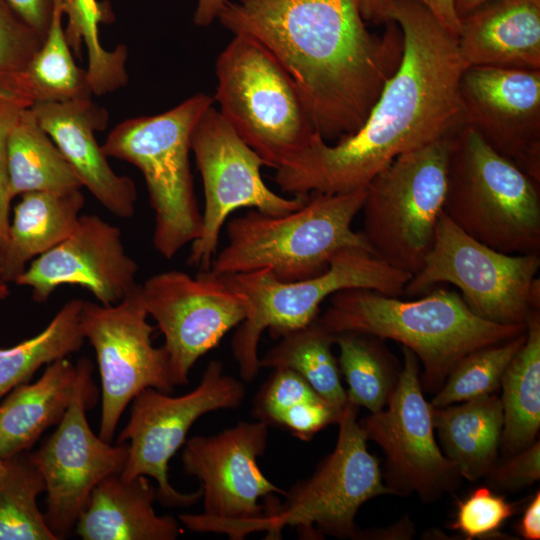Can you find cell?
<instances>
[{
  "mask_svg": "<svg viewBox=\"0 0 540 540\" xmlns=\"http://www.w3.org/2000/svg\"><path fill=\"white\" fill-rule=\"evenodd\" d=\"M217 19L274 55L327 143L364 124L403 53L396 22L371 33L355 0H226Z\"/></svg>",
  "mask_w": 540,
  "mask_h": 540,
  "instance_id": "obj_2",
  "label": "cell"
},
{
  "mask_svg": "<svg viewBox=\"0 0 540 540\" xmlns=\"http://www.w3.org/2000/svg\"><path fill=\"white\" fill-rule=\"evenodd\" d=\"M459 94L463 122L540 183V70L469 66Z\"/></svg>",
  "mask_w": 540,
  "mask_h": 540,
  "instance_id": "obj_19",
  "label": "cell"
},
{
  "mask_svg": "<svg viewBox=\"0 0 540 540\" xmlns=\"http://www.w3.org/2000/svg\"><path fill=\"white\" fill-rule=\"evenodd\" d=\"M42 41L7 0H0V76L22 73Z\"/></svg>",
  "mask_w": 540,
  "mask_h": 540,
  "instance_id": "obj_39",
  "label": "cell"
},
{
  "mask_svg": "<svg viewBox=\"0 0 540 540\" xmlns=\"http://www.w3.org/2000/svg\"><path fill=\"white\" fill-rule=\"evenodd\" d=\"M269 426L241 421L212 436L190 438L182 451L186 474L201 483L203 511L179 519L194 532L222 533L234 540L258 532L265 517L260 503L285 490L261 471L258 458L266 450Z\"/></svg>",
  "mask_w": 540,
  "mask_h": 540,
  "instance_id": "obj_12",
  "label": "cell"
},
{
  "mask_svg": "<svg viewBox=\"0 0 540 540\" xmlns=\"http://www.w3.org/2000/svg\"><path fill=\"white\" fill-rule=\"evenodd\" d=\"M35 103L23 72L0 76V260L10 225V194L7 167V138L21 112Z\"/></svg>",
  "mask_w": 540,
  "mask_h": 540,
  "instance_id": "obj_36",
  "label": "cell"
},
{
  "mask_svg": "<svg viewBox=\"0 0 540 540\" xmlns=\"http://www.w3.org/2000/svg\"><path fill=\"white\" fill-rule=\"evenodd\" d=\"M76 365L75 393L64 418L38 450L29 453L45 483L44 519L58 539L74 531L93 489L104 478L120 474L128 456L127 442L111 446L91 430L86 411L98 395L93 367L88 358Z\"/></svg>",
  "mask_w": 540,
  "mask_h": 540,
  "instance_id": "obj_16",
  "label": "cell"
},
{
  "mask_svg": "<svg viewBox=\"0 0 540 540\" xmlns=\"http://www.w3.org/2000/svg\"><path fill=\"white\" fill-rule=\"evenodd\" d=\"M516 530L525 540L540 539V492L539 490L526 505L516 526Z\"/></svg>",
  "mask_w": 540,
  "mask_h": 540,
  "instance_id": "obj_44",
  "label": "cell"
},
{
  "mask_svg": "<svg viewBox=\"0 0 540 540\" xmlns=\"http://www.w3.org/2000/svg\"><path fill=\"white\" fill-rule=\"evenodd\" d=\"M85 198L80 190L21 195L10 220L0 260V278L14 282L29 263L69 237L76 229Z\"/></svg>",
  "mask_w": 540,
  "mask_h": 540,
  "instance_id": "obj_25",
  "label": "cell"
},
{
  "mask_svg": "<svg viewBox=\"0 0 540 540\" xmlns=\"http://www.w3.org/2000/svg\"><path fill=\"white\" fill-rule=\"evenodd\" d=\"M540 253L506 254L466 234L444 212L423 267L405 286L408 297L441 283L456 286L472 313L502 325H526L540 310Z\"/></svg>",
  "mask_w": 540,
  "mask_h": 540,
  "instance_id": "obj_11",
  "label": "cell"
},
{
  "mask_svg": "<svg viewBox=\"0 0 540 540\" xmlns=\"http://www.w3.org/2000/svg\"><path fill=\"white\" fill-rule=\"evenodd\" d=\"M365 23L382 24L390 21L391 0H355Z\"/></svg>",
  "mask_w": 540,
  "mask_h": 540,
  "instance_id": "obj_45",
  "label": "cell"
},
{
  "mask_svg": "<svg viewBox=\"0 0 540 540\" xmlns=\"http://www.w3.org/2000/svg\"><path fill=\"white\" fill-rule=\"evenodd\" d=\"M31 109L82 187L114 216L131 218L136 209V186L130 177L113 171L95 137L96 131L107 126V111L91 99L35 102Z\"/></svg>",
  "mask_w": 540,
  "mask_h": 540,
  "instance_id": "obj_21",
  "label": "cell"
},
{
  "mask_svg": "<svg viewBox=\"0 0 540 540\" xmlns=\"http://www.w3.org/2000/svg\"><path fill=\"white\" fill-rule=\"evenodd\" d=\"M539 184L468 124L453 131L443 212L475 240L506 254L540 253Z\"/></svg>",
  "mask_w": 540,
  "mask_h": 540,
  "instance_id": "obj_5",
  "label": "cell"
},
{
  "mask_svg": "<svg viewBox=\"0 0 540 540\" xmlns=\"http://www.w3.org/2000/svg\"><path fill=\"white\" fill-rule=\"evenodd\" d=\"M424 5L451 35L457 38L460 19L455 11L454 0H414Z\"/></svg>",
  "mask_w": 540,
  "mask_h": 540,
  "instance_id": "obj_42",
  "label": "cell"
},
{
  "mask_svg": "<svg viewBox=\"0 0 540 540\" xmlns=\"http://www.w3.org/2000/svg\"><path fill=\"white\" fill-rule=\"evenodd\" d=\"M16 13L44 39L53 13L54 0H7Z\"/></svg>",
  "mask_w": 540,
  "mask_h": 540,
  "instance_id": "obj_41",
  "label": "cell"
},
{
  "mask_svg": "<svg viewBox=\"0 0 540 540\" xmlns=\"http://www.w3.org/2000/svg\"><path fill=\"white\" fill-rule=\"evenodd\" d=\"M490 0H454L455 11L459 19Z\"/></svg>",
  "mask_w": 540,
  "mask_h": 540,
  "instance_id": "obj_47",
  "label": "cell"
},
{
  "mask_svg": "<svg viewBox=\"0 0 540 540\" xmlns=\"http://www.w3.org/2000/svg\"><path fill=\"white\" fill-rule=\"evenodd\" d=\"M220 277L245 306L246 316L233 336L232 351L241 377L250 382L260 369L258 344L265 330L280 338L307 325L319 315L322 302L341 290L369 289L400 297L412 274L370 251L345 248L312 278L284 282L268 269Z\"/></svg>",
  "mask_w": 540,
  "mask_h": 540,
  "instance_id": "obj_6",
  "label": "cell"
},
{
  "mask_svg": "<svg viewBox=\"0 0 540 540\" xmlns=\"http://www.w3.org/2000/svg\"><path fill=\"white\" fill-rule=\"evenodd\" d=\"M8 472L7 460L0 457V484Z\"/></svg>",
  "mask_w": 540,
  "mask_h": 540,
  "instance_id": "obj_49",
  "label": "cell"
},
{
  "mask_svg": "<svg viewBox=\"0 0 540 540\" xmlns=\"http://www.w3.org/2000/svg\"><path fill=\"white\" fill-rule=\"evenodd\" d=\"M141 285L113 305L82 302L80 325L95 350L102 386L99 436L110 443L127 405L146 388L171 393L167 354L152 343Z\"/></svg>",
  "mask_w": 540,
  "mask_h": 540,
  "instance_id": "obj_17",
  "label": "cell"
},
{
  "mask_svg": "<svg viewBox=\"0 0 540 540\" xmlns=\"http://www.w3.org/2000/svg\"><path fill=\"white\" fill-rule=\"evenodd\" d=\"M7 167L12 199L29 192L63 194L82 188L31 107L21 112L9 132Z\"/></svg>",
  "mask_w": 540,
  "mask_h": 540,
  "instance_id": "obj_28",
  "label": "cell"
},
{
  "mask_svg": "<svg viewBox=\"0 0 540 540\" xmlns=\"http://www.w3.org/2000/svg\"><path fill=\"white\" fill-rule=\"evenodd\" d=\"M414 534V523L405 515L390 527L361 530L358 540H407Z\"/></svg>",
  "mask_w": 540,
  "mask_h": 540,
  "instance_id": "obj_43",
  "label": "cell"
},
{
  "mask_svg": "<svg viewBox=\"0 0 540 540\" xmlns=\"http://www.w3.org/2000/svg\"><path fill=\"white\" fill-rule=\"evenodd\" d=\"M245 387L224 371L223 363L211 360L199 385L177 397L146 388L132 400L130 418L118 443H128V456L120 473L124 480L149 476L157 482V499L163 506L188 507L202 497L199 488L181 493L169 482L168 464L185 443L191 426L204 414L239 407Z\"/></svg>",
  "mask_w": 540,
  "mask_h": 540,
  "instance_id": "obj_13",
  "label": "cell"
},
{
  "mask_svg": "<svg viewBox=\"0 0 540 540\" xmlns=\"http://www.w3.org/2000/svg\"><path fill=\"white\" fill-rule=\"evenodd\" d=\"M500 388L503 429L500 451L515 454L538 439L540 429V310L526 321L523 345L506 367Z\"/></svg>",
  "mask_w": 540,
  "mask_h": 540,
  "instance_id": "obj_27",
  "label": "cell"
},
{
  "mask_svg": "<svg viewBox=\"0 0 540 540\" xmlns=\"http://www.w3.org/2000/svg\"><path fill=\"white\" fill-rule=\"evenodd\" d=\"M226 0H197L194 22L199 26H208L215 19L224 6Z\"/></svg>",
  "mask_w": 540,
  "mask_h": 540,
  "instance_id": "obj_46",
  "label": "cell"
},
{
  "mask_svg": "<svg viewBox=\"0 0 540 540\" xmlns=\"http://www.w3.org/2000/svg\"><path fill=\"white\" fill-rule=\"evenodd\" d=\"M358 410L347 402L337 423L336 445L310 477L286 491L283 502L276 496L263 501L260 531L266 532L267 539L280 538L284 527L296 529L302 539H358L361 529L355 517L360 507L375 497L391 495L379 460L367 449Z\"/></svg>",
  "mask_w": 540,
  "mask_h": 540,
  "instance_id": "obj_10",
  "label": "cell"
},
{
  "mask_svg": "<svg viewBox=\"0 0 540 540\" xmlns=\"http://www.w3.org/2000/svg\"><path fill=\"white\" fill-rule=\"evenodd\" d=\"M334 334L317 319L291 331L259 358L260 368H287L303 377L326 401L338 408L347 404L338 360L332 352Z\"/></svg>",
  "mask_w": 540,
  "mask_h": 540,
  "instance_id": "obj_30",
  "label": "cell"
},
{
  "mask_svg": "<svg viewBox=\"0 0 540 540\" xmlns=\"http://www.w3.org/2000/svg\"><path fill=\"white\" fill-rule=\"evenodd\" d=\"M465 67L540 70V0H490L460 18Z\"/></svg>",
  "mask_w": 540,
  "mask_h": 540,
  "instance_id": "obj_22",
  "label": "cell"
},
{
  "mask_svg": "<svg viewBox=\"0 0 540 540\" xmlns=\"http://www.w3.org/2000/svg\"><path fill=\"white\" fill-rule=\"evenodd\" d=\"M148 316L162 332L174 386L186 385L195 362L246 316L242 299L208 271L169 270L141 284Z\"/></svg>",
  "mask_w": 540,
  "mask_h": 540,
  "instance_id": "obj_18",
  "label": "cell"
},
{
  "mask_svg": "<svg viewBox=\"0 0 540 540\" xmlns=\"http://www.w3.org/2000/svg\"><path fill=\"white\" fill-rule=\"evenodd\" d=\"M432 407L441 451L462 478L476 482L497 462L503 429L500 397L479 396L444 407Z\"/></svg>",
  "mask_w": 540,
  "mask_h": 540,
  "instance_id": "obj_26",
  "label": "cell"
},
{
  "mask_svg": "<svg viewBox=\"0 0 540 540\" xmlns=\"http://www.w3.org/2000/svg\"><path fill=\"white\" fill-rule=\"evenodd\" d=\"M402 353L400 378L388 404L361 419L359 425L385 456L382 477L391 495L416 494L422 502L432 504L456 491L462 477L436 441L419 360L405 347Z\"/></svg>",
  "mask_w": 540,
  "mask_h": 540,
  "instance_id": "obj_14",
  "label": "cell"
},
{
  "mask_svg": "<svg viewBox=\"0 0 540 540\" xmlns=\"http://www.w3.org/2000/svg\"><path fill=\"white\" fill-rule=\"evenodd\" d=\"M191 151L200 171L205 206L202 231L192 242L187 263L210 270L217 253L221 228L236 209L280 215L299 209L309 195L286 198L263 181L262 158L247 145L212 105L200 117L191 136Z\"/></svg>",
  "mask_w": 540,
  "mask_h": 540,
  "instance_id": "obj_15",
  "label": "cell"
},
{
  "mask_svg": "<svg viewBox=\"0 0 540 540\" xmlns=\"http://www.w3.org/2000/svg\"><path fill=\"white\" fill-rule=\"evenodd\" d=\"M137 272L120 228L85 214L69 237L32 260L15 283L30 287L37 303L46 302L58 287L74 285L89 290L100 304L113 305L138 286Z\"/></svg>",
  "mask_w": 540,
  "mask_h": 540,
  "instance_id": "obj_20",
  "label": "cell"
},
{
  "mask_svg": "<svg viewBox=\"0 0 540 540\" xmlns=\"http://www.w3.org/2000/svg\"><path fill=\"white\" fill-rule=\"evenodd\" d=\"M155 499L157 488L147 476L110 475L93 489L74 532L83 540H174L179 524L156 514Z\"/></svg>",
  "mask_w": 540,
  "mask_h": 540,
  "instance_id": "obj_23",
  "label": "cell"
},
{
  "mask_svg": "<svg viewBox=\"0 0 540 540\" xmlns=\"http://www.w3.org/2000/svg\"><path fill=\"white\" fill-rule=\"evenodd\" d=\"M517 511L516 505L496 494L490 487L479 486L458 502L450 529L467 540L502 535L499 530Z\"/></svg>",
  "mask_w": 540,
  "mask_h": 540,
  "instance_id": "obj_37",
  "label": "cell"
},
{
  "mask_svg": "<svg viewBox=\"0 0 540 540\" xmlns=\"http://www.w3.org/2000/svg\"><path fill=\"white\" fill-rule=\"evenodd\" d=\"M490 488L495 491L519 492L540 479V441L527 448L503 457L487 474Z\"/></svg>",
  "mask_w": 540,
  "mask_h": 540,
  "instance_id": "obj_40",
  "label": "cell"
},
{
  "mask_svg": "<svg viewBox=\"0 0 540 540\" xmlns=\"http://www.w3.org/2000/svg\"><path fill=\"white\" fill-rule=\"evenodd\" d=\"M67 18L65 34L70 48L79 56L85 47L88 56L87 74L94 95H104L125 86L127 48L118 45L106 50L99 39V26L105 20L97 0H64Z\"/></svg>",
  "mask_w": 540,
  "mask_h": 540,
  "instance_id": "obj_33",
  "label": "cell"
},
{
  "mask_svg": "<svg viewBox=\"0 0 540 540\" xmlns=\"http://www.w3.org/2000/svg\"><path fill=\"white\" fill-rule=\"evenodd\" d=\"M403 36L401 61L364 124L334 143L320 135L276 169L284 192L347 193L366 187L397 156L452 133L463 123L459 82L466 68L457 38L414 0H391Z\"/></svg>",
  "mask_w": 540,
  "mask_h": 540,
  "instance_id": "obj_1",
  "label": "cell"
},
{
  "mask_svg": "<svg viewBox=\"0 0 540 540\" xmlns=\"http://www.w3.org/2000/svg\"><path fill=\"white\" fill-rule=\"evenodd\" d=\"M215 73L218 111L265 166L280 168L319 135L291 78L256 39L235 34Z\"/></svg>",
  "mask_w": 540,
  "mask_h": 540,
  "instance_id": "obj_8",
  "label": "cell"
},
{
  "mask_svg": "<svg viewBox=\"0 0 540 540\" xmlns=\"http://www.w3.org/2000/svg\"><path fill=\"white\" fill-rule=\"evenodd\" d=\"M6 460L8 472L0 484V540H58L38 508L45 483L29 453Z\"/></svg>",
  "mask_w": 540,
  "mask_h": 540,
  "instance_id": "obj_34",
  "label": "cell"
},
{
  "mask_svg": "<svg viewBox=\"0 0 540 540\" xmlns=\"http://www.w3.org/2000/svg\"><path fill=\"white\" fill-rule=\"evenodd\" d=\"M318 398L322 397L299 374L276 368L253 399L252 414L268 426H275L285 413Z\"/></svg>",
  "mask_w": 540,
  "mask_h": 540,
  "instance_id": "obj_38",
  "label": "cell"
},
{
  "mask_svg": "<svg viewBox=\"0 0 540 540\" xmlns=\"http://www.w3.org/2000/svg\"><path fill=\"white\" fill-rule=\"evenodd\" d=\"M452 133L397 156L365 187L362 233L378 257L412 275L443 212Z\"/></svg>",
  "mask_w": 540,
  "mask_h": 540,
  "instance_id": "obj_9",
  "label": "cell"
},
{
  "mask_svg": "<svg viewBox=\"0 0 540 540\" xmlns=\"http://www.w3.org/2000/svg\"><path fill=\"white\" fill-rule=\"evenodd\" d=\"M64 0H54L48 31L23 75L35 102L91 99L87 70L77 66L63 28Z\"/></svg>",
  "mask_w": 540,
  "mask_h": 540,
  "instance_id": "obj_32",
  "label": "cell"
},
{
  "mask_svg": "<svg viewBox=\"0 0 540 540\" xmlns=\"http://www.w3.org/2000/svg\"><path fill=\"white\" fill-rule=\"evenodd\" d=\"M77 365L67 357L48 364L33 384L13 388L0 403V457L27 452L64 418L75 393Z\"/></svg>",
  "mask_w": 540,
  "mask_h": 540,
  "instance_id": "obj_24",
  "label": "cell"
},
{
  "mask_svg": "<svg viewBox=\"0 0 540 540\" xmlns=\"http://www.w3.org/2000/svg\"><path fill=\"white\" fill-rule=\"evenodd\" d=\"M82 302L76 298L67 301L40 333L0 348V399L26 383L41 366L81 349L85 340L80 325Z\"/></svg>",
  "mask_w": 540,
  "mask_h": 540,
  "instance_id": "obj_31",
  "label": "cell"
},
{
  "mask_svg": "<svg viewBox=\"0 0 540 540\" xmlns=\"http://www.w3.org/2000/svg\"><path fill=\"white\" fill-rule=\"evenodd\" d=\"M213 104L212 97L197 93L164 113L126 119L102 145L107 157L143 174L154 211L153 245L167 259L201 235L189 153L194 127Z\"/></svg>",
  "mask_w": 540,
  "mask_h": 540,
  "instance_id": "obj_7",
  "label": "cell"
},
{
  "mask_svg": "<svg viewBox=\"0 0 540 540\" xmlns=\"http://www.w3.org/2000/svg\"><path fill=\"white\" fill-rule=\"evenodd\" d=\"M426 294L403 301L369 289L341 290L329 297V305L317 319L332 334L358 332L409 349L422 366L423 391L433 394L467 354L526 331V325L481 319L455 291L434 287Z\"/></svg>",
  "mask_w": 540,
  "mask_h": 540,
  "instance_id": "obj_3",
  "label": "cell"
},
{
  "mask_svg": "<svg viewBox=\"0 0 540 540\" xmlns=\"http://www.w3.org/2000/svg\"><path fill=\"white\" fill-rule=\"evenodd\" d=\"M10 294L8 283L0 278V301L6 299Z\"/></svg>",
  "mask_w": 540,
  "mask_h": 540,
  "instance_id": "obj_48",
  "label": "cell"
},
{
  "mask_svg": "<svg viewBox=\"0 0 540 540\" xmlns=\"http://www.w3.org/2000/svg\"><path fill=\"white\" fill-rule=\"evenodd\" d=\"M339 369L348 385L347 402L375 413L386 407L400 378L402 365L384 340L358 333L334 334Z\"/></svg>",
  "mask_w": 540,
  "mask_h": 540,
  "instance_id": "obj_29",
  "label": "cell"
},
{
  "mask_svg": "<svg viewBox=\"0 0 540 540\" xmlns=\"http://www.w3.org/2000/svg\"><path fill=\"white\" fill-rule=\"evenodd\" d=\"M365 192V187L337 194L313 192L295 211L270 215L251 210L231 219L228 242L209 271L223 276L268 269L277 279L293 282L321 274L345 248L374 253L364 234L352 228Z\"/></svg>",
  "mask_w": 540,
  "mask_h": 540,
  "instance_id": "obj_4",
  "label": "cell"
},
{
  "mask_svg": "<svg viewBox=\"0 0 540 540\" xmlns=\"http://www.w3.org/2000/svg\"><path fill=\"white\" fill-rule=\"evenodd\" d=\"M526 331L509 340L485 346L463 357L450 371L444 384L430 401L433 407H444L500 389L503 373L523 345Z\"/></svg>",
  "mask_w": 540,
  "mask_h": 540,
  "instance_id": "obj_35",
  "label": "cell"
}]
</instances>
